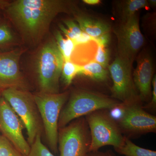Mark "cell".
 <instances>
[{
    "label": "cell",
    "instance_id": "cell-1",
    "mask_svg": "<svg viewBox=\"0 0 156 156\" xmlns=\"http://www.w3.org/2000/svg\"><path fill=\"white\" fill-rule=\"evenodd\" d=\"M70 3L62 0L6 1L2 10L26 41L37 44L58 14L71 12Z\"/></svg>",
    "mask_w": 156,
    "mask_h": 156
},
{
    "label": "cell",
    "instance_id": "cell-2",
    "mask_svg": "<svg viewBox=\"0 0 156 156\" xmlns=\"http://www.w3.org/2000/svg\"><path fill=\"white\" fill-rule=\"evenodd\" d=\"M64 62L55 39L49 40L41 48L36 60L40 92L50 94L59 93V79Z\"/></svg>",
    "mask_w": 156,
    "mask_h": 156
},
{
    "label": "cell",
    "instance_id": "cell-3",
    "mask_svg": "<svg viewBox=\"0 0 156 156\" xmlns=\"http://www.w3.org/2000/svg\"><path fill=\"white\" fill-rule=\"evenodd\" d=\"M2 96L9 104L27 131V142L30 146L37 135L41 134L40 114L33 95L27 90L9 88L2 91Z\"/></svg>",
    "mask_w": 156,
    "mask_h": 156
},
{
    "label": "cell",
    "instance_id": "cell-4",
    "mask_svg": "<svg viewBox=\"0 0 156 156\" xmlns=\"http://www.w3.org/2000/svg\"><path fill=\"white\" fill-rule=\"evenodd\" d=\"M119 103L115 99L97 93L85 91L76 92L62 109L58 128H63L73 120L93 112L110 109Z\"/></svg>",
    "mask_w": 156,
    "mask_h": 156
},
{
    "label": "cell",
    "instance_id": "cell-5",
    "mask_svg": "<svg viewBox=\"0 0 156 156\" xmlns=\"http://www.w3.org/2000/svg\"><path fill=\"white\" fill-rule=\"evenodd\" d=\"M87 122L90 135L89 152L97 151L105 146H112L115 149L122 146L125 137L107 110H101L87 115Z\"/></svg>",
    "mask_w": 156,
    "mask_h": 156
},
{
    "label": "cell",
    "instance_id": "cell-6",
    "mask_svg": "<svg viewBox=\"0 0 156 156\" xmlns=\"http://www.w3.org/2000/svg\"><path fill=\"white\" fill-rule=\"evenodd\" d=\"M34 100L41 118L45 134L51 150L58 152L59 115L69 97L68 92L50 94L36 93Z\"/></svg>",
    "mask_w": 156,
    "mask_h": 156
},
{
    "label": "cell",
    "instance_id": "cell-7",
    "mask_svg": "<svg viewBox=\"0 0 156 156\" xmlns=\"http://www.w3.org/2000/svg\"><path fill=\"white\" fill-rule=\"evenodd\" d=\"M87 121L80 120L60 128L58 150L60 156H88L90 132Z\"/></svg>",
    "mask_w": 156,
    "mask_h": 156
},
{
    "label": "cell",
    "instance_id": "cell-8",
    "mask_svg": "<svg viewBox=\"0 0 156 156\" xmlns=\"http://www.w3.org/2000/svg\"><path fill=\"white\" fill-rule=\"evenodd\" d=\"M133 62L128 59L117 56L108 66L110 74L113 81L112 92L113 97L122 103L130 104L138 102L131 73Z\"/></svg>",
    "mask_w": 156,
    "mask_h": 156
},
{
    "label": "cell",
    "instance_id": "cell-9",
    "mask_svg": "<svg viewBox=\"0 0 156 156\" xmlns=\"http://www.w3.org/2000/svg\"><path fill=\"white\" fill-rule=\"evenodd\" d=\"M115 34L118 39V56L133 62L136 53L144 43L136 14L123 19Z\"/></svg>",
    "mask_w": 156,
    "mask_h": 156
},
{
    "label": "cell",
    "instance_id": "cell-10",
    "mask_svg": "<svg viewBox=\"0 0 156 156\" xmlns=\"http://www.w3.org/2000/svg\"><path fill=\"white\" fill-rule=\"evenodd\" d=\"M23 126L11 105L1 95L0 97V131L23 155L26 156L30 146L23 133Z\"/></svg>",
    "mask_w": 156,
    "mask_h": 156
},
{
    "label": "cell",
    "instance_id": "cell-11",
    "mask_svg": "<svg viewBox=\"0 0 156 156\" xmlns=\"http://www.w3.org/2000/svg\"><path fill=\"white\" fill-rule=\"evenodd\" d=\"M25 50L16 49L0 52V90H27L28 85L20 67V57Z\"/></svg>",
    "mask_w": 156,
    "mask_h": 156
},
{
    "label": "cell",
    "instance_id": "cell-12",
    "mask_svg": "<svg viewBox=\"0 0 156 156\" xmlns=\"http://www.w3.org/2000/svg\"><path fill=\"white\" fill-rule=\"evenodd\" d=\"M122 130L132 134L155 132L156 117L148 113L138 102L126 104L125 114L117 122Z\"/></svg>",
    "mask_w": 156,
    "mask_h": 156
},
{
    "label": "cell",
    "instance_id": "cell-13",
    "mask_svg": "<svg viewBox=\"0 0 156 156\" xmlns=\"http://www.w3.org/2000/svg\"><path fill=\"white\" fill-rule=\"evenodd\" d=\"M153 73L152 61L150 56L147 54L140 56L133 75V81L139 91L140 99H147L151 94Z\"/></svg>",
    "mask_w": 156,
    "mask_h": 156
},
{
    "label": "cell",
    "instance_id": "cell-14",
    "mask_svg": "<svg viewBox=\"0 0 156 156\" xmlns=\"http://www.w3.org/2000/svg\"><path fill=\"white\" fill-rule=\"evenodd\" d=\"M76 20L82 31L93 39L105 34L109 33L111 30L108 24L100 20L85 16H77Z\"/></svg>",
    "mask_w": 156,
    "mask_h": 156
},
{
    "label": "cell",
    "instance_id": "cell-15",
    "mask_svg": "<svg viewBox=\"0 0 156 156\" xmlns=\"http://www.w3.org/2000/svg\"><path fill=\"white\" fill-rule=\"evenodd\" d=\"M78 75L85 76L94 80L102 82L107 79L108 72L100 64L92 61L81 66Z\"/></svg>",
    "mask_w": 156,
    "mask_h": 156
},
{
    "label": "cell",
    "instance_id": "cell-16",
    "mask_svg": "<svg viewBox=\"0 0 156 156\" xmlns=\"http://www.w3.org/2000/svg\"><path fill=\"white\" fill-rule=\"evenodd\" d=\"M115 149L125 156H156V151L140 147L126 137L122 145Z\"/></svg>",
    "mask_w": 156,
    "mask_h": 156
},
{
    "label": "cell",
    "instance_id": "cell-17",
    "mask_svg": "<svg viewBox=\"0 0 156 156\" xmlns=\"http://www.w3.org/2000/svg\"><path fill=\"white\" fill-rule=\"evenodd\" d=\"M80 66L71 60L64 61L61 76L66 86H69L76 76L78 75Z\"/></svg>",
    "mask_w": 156,
    "mask_h": 156
},
{
    "label": "cell",
    "instance_id": "cell-18",
    "mask_svg": "<svg viewBox=\"0 0 156 156\" xmlns=\"http://www.w3.org/2000/svg\"><path fill=\"white\" fill-rule=\"evenodd\" d=\"M14 37L11 28L7 23H0V52L8 51L14 44Z\"/></svg>",
    "mask_w": 156,
    "mask_h": 156
},
{
    "label": "cell",
    "instance_id": "cell-19",
    "mask_svg": "<svg viewBox=\"0 0 156 156\" xmlns=\"http://www.w3.org/2000/svg\"><path fill=\"white\" fill-rule=\"evenodd\" d=\"M149 5L146 0H129L126 1L123 7V19L136 14V11Z\"/></svg>",
    "mask_w": 156,
    "mask_h": 156
},
{
    "label": "cell",
    "instance_id": "cell-20",
    "mask_svg": "<svg viewBox=\"0 0 156 156\" xmlns=\"http://www.w3.org/2000/svg\"><path fill=\"white\" fill-rule=\"evenodd\" d=\"M26 156H55L42 142L41 134L37 135L32 144L30 151Z\"/></svg>",
    "mask_w": 156,
    "mask_h": 156
},
{
    "label": "cell",
    "instance_id": "cell-21",
    "mask_svg": "<svg viewBox=\"0 0 156 156\" xmlns=\"http://www.w3.org/2000/svg\"><path fill=\"white\" fill-rule=\"evenodd\" d=\"M0 156H24L3 135H0Z\"/></svg>",
    "mask_w": 156,
    "mask_h": 156
},
{
    "label": "cell",
    "instance_id": "cell-22",
    "mask_svg": "<svg viewBox=\"0 0 156 156\" xmlns=\"http://www.w3.org/2000/svg\"><path fill=\"white\" fill-rule=\"evenodd\" d=\"M94 59V61L106 69L108 67L109 60V53L108 49H107L106 47L98 45L97 51Z\"/></svg>",
    "mask_w": 156,
    "mask_h": 156
},
{
    "label": "cell",
    "instance_id": "cell-23",
    "mask_svg": "<svg viewBox=\"0 0 156 156\" xmlns=\"http://www.w3.org/2000/svg\"><path fill=\"white\" fill-rule=\"evenodd\" d=\"M126 104L121 102L109 110L108 112L110 116L117 123L124 116L126 111Z\"/></svg>",
    "mask_w": 156,
    "mask_h": 156
},
{
    "label": "cell",
    "instance_id": "cell-24",
    "mask_svg": "<svg viewBox=\"0 0 156 156\" xmlns=\"http://www.w3.org/2000/svg\"><path fill=\"white\" fill-rule=\"evenodd\" d=\"M76 46V45L74 41L68 37L65 39L64 48L62 53L64 61L71 60V58L75 50Z\"/></svg>",
    "mask_w": 156,
    "mask_h": 156
},
{
    "label": "cell",
    "instance_id": "cell-25",
    "mask_svg": "<svg viewBox=\"0 0 156 156\" xmlns=\"http://www.w3.org/2000/svg\"><path fill=\"white\" fill-rule=\"evenodd\" d=\"M64 22L65 25L67 27L68 29L75 36L76 38L80 35L83 32L78 23H76L73 20H64Z\"/></svg>",
    "mask_w": 156,
    "mask_h": 156
},
{
    "label": "cell",
    "instance_id": "cell-26",
    "mask_svg": "<svg viewBox=\"0 0 156 156\" xmlns=\"http://www.w3.org/2000/svg\"><path fill=\"white\" fill-rule=\"evenodd\" d=\"M94 41V39L89 35L83 32L80 35L77 37L74 40L76 46L77 45H85L88 44L91 41Z\"/></svg>",
    "mask_w": 156,
    "mask_h": 156
},
{
    "label": "cell",
    "instance_id": "cell-27",
    "mask_svg": "<svg viewBox=\"0 0 156 156\" xmlns=\"http://www.w3.org/2000/svg\"><path fill=\"white\" fill-rule=\"evenodd\" d=\"M55 40L56 44L61 53L63 51L64 48L65 39L62 34L61 32L59 30H56L55 34Z\"/></svg>",
    "mask_w": 156,
    "mask_h": 156
},
{
    "label": "cell",
    "instance_id": "cell-28",
    "mask_svg": "<svg viewBox=\"0 0 156 156\" xmlns=\"http://www.w3.org/2000/svg\"><path fill=\"white\" fill-rule=\"evenodd\" d=\"M152 99L150 103L149 104L147 108H154L156 105V75L153 78L152 81Z\"/></svg>",
    "mask_w": 156,
    "mask_h": 156
},
{
    "label": "cell",
    "instance_id": "cell-29",
    "mask_svg": "<svg viewBox=\"0 0 156 156\" xmlns=\"http://www.w3.org/2000/svg\"><path fill=\"white\" fill-rule=\"evenodd\" d=\"M110 40V36L109 33L105 34L102 35L101 36L94 39V41L97 43L98 45L103 46V47H106L107 45L109 43Z\"/></svg>",
    "mask_w": 156,
    "mask_h": 156
},
{
    "label": "cell",
    "instance_id": "cell-30",
    "mask_svg": "<svg viewBox=\"0 0 156 156\" xmlns=\"http://www.w3.org/2000/svg\"><path fill=\"white\" fill-rule=\"evenodd\" d=\"M59 28H60V30L65 35L66 37L71 39V40H73V41H74L75 39L76 38L75 36L67 28H66L64 25H62V24H60V25H59Z\"/></svg>",
    "mask_w": 156,
    "mask_h": 156
},
{
    "label": "cell",
    "instance_id": "cell-31",
    "mask_svg": "<svg viewBox=\"0 0 156 156\" xmlns=\"http://www.w3.org/2000/svg\"><path fill=\"white\" fill-rule=\"evenodd\" d=\"M88 156H115L109 151L106 152L97 151L91 152L88 154Z\"/></svg>",
    "mask_w": 156,
    "mask_h": 156
},
{
    "label": "cell",
    "instance_id": "cell-32",
    "mask_svg": "<svg viewBox=\"0 0 156 156\" xmlns=\"http://www.w3.org/2000/svg\"><path fill=\"white\" fill-rule=\"evenodd\" d=\"M83 2L87 5H96L100 2L99 0H83Z\"/></svg>",
    "mask_w": 156,
    "mask_h": 156
},
{
    "label": "cell",
    "instance_id": "cell-33",
    "mask_svg": "<svg viewBox=\"0 0 156 156\" xmlns=\"http://www.w3.org/2000/svg\"><path fill=\"white\" fill-rule=\"evenodd\" d=\"M149 3V5H150L154 6L156 5V0H150L148 1Z\"/></svg>",
    "mask_w": 156,
    "mask_h": 156
},
{
    "label": "cell",
    "instance_id": "cell-34",
    "mask_svg": "<svg viewBox=\"0 0 156 156\" xmlns=\"http://www.w3.org/2000/svg\"><path fill=\"white\" fill-rule=\"evenodd\" d=\"M2 95V90H0V97Z\"/></svg>",
    "mask_w": 156,
    "mask_h": 156
}]
</instances>
